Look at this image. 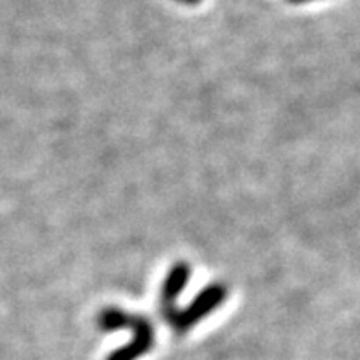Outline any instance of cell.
I'll return each mask as SVG.
<instances>
[{"label": "cell", "mask_w": 360, "mask_h": 360, "mask_svg": "<svg viewBox=\"0 0 360 360\" xmlns=\"http://www.w3.org/2000/svg\"><path fill=\"white\" fill-rule=\"evenodd\" d=\"M226 294L228 290L223 283L208 285L206 289H202L197 294V298L188 307L180 309V311L179 309H173L169 314L164 316V320L171 323L175 333L184 335V333L190 331L195 323H199L204 316L214 313L215 309L226 300Z\"/></svg>", "instance_id": "6da1fadb"}, {"label": "cell", "mask_w": 360, "mask_h": 360, "mask_svg": "<svg viewBox=\"0 0 360 360\" xmlns=\"http://www.w3.org/2000/svg\"><path fill=\"white\" fill-rule=\"evenodd\" d=\"M292 4H302V2H309V0H289Z\"/></svg>", "instance_id": "8992f818"}, {"label": "cell", "mask_w": 360, "mask_h": 360, "mask_svg": "<svg viewBox=\"0 0 360 360\" xmlns=\"http://www.w3.org/2000/svg\"><path fill=\"white\" fill-rule=\"evenodd\" d=\"M129 322H131V314L116 307L103 309L98 316V326L101 331H120L124 327H129Z\"/></svg>", "instance_id": "277c9868"}, {"label": "cell", "mask_w": 360, "mask_h": 360, "mask_svg": "<svg viewBox=\"0 0 360 360\" xmlns=\"http://www.w3.org/2000/svg\"><path fill=\"white\" fill-rule=\"evenodd\" d=\"M191 269L188 263H176L173 265V269L169 270V274L164 280V285H162V292H160V302H162V316L169 314L175 307L176 298L180 296V292L186 289V285L190 281Z\"/></svg>", "instance_id": "3957f363"}, {"label": "cell", "mask_w": 360, "mask_h": 360, "mask_svg": "<svg viewBox=\"0 0 360 360\" xmlns=\"http://www.w3.org/2000/svg\"><path fill=\"white\" fill-rule=\"evenodd\" d=\"M180 2H186V4H199L200 0H180Z\"/></svg>", "instance_id": "5b68a950"}, {"label": "cell", "mask_w": 360, "mask_h": 360, "mask_svg": "<svg viewBox=\"0 0 360 360\" xmlns=\"http://www.w3.org/2000/svg\"><path fill=\"white\" fill-rule=\"evenodd\" d=\"M129 329H131L134 335L133 340L129 342L127 346L118 347L116 351H112V353L107 356V360H138L153 349V344H155V331H153L151 322H149L147 318L140 316V314H131Z\"/></svg>", "instance_id": "7a4b0ae2"}]
</instances>
